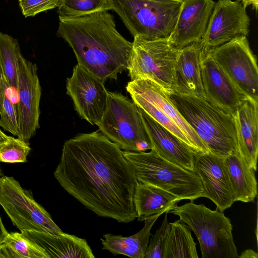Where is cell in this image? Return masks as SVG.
I'll return each mask as SVG.
<instances>
[{"instance_id":"6da1fadb","label":"cell","mask_w":258,"mask_h":258,"mask_svg":"<svg viewBox=\"0 0 258 258\" xmlns=\"http://www.w3.org/2000/svg\"><path fill=\"white\" fill-rule=\"evenodd\" d=\"M53 175L62 188L98 216L119 223L137 218V179L123 151L99 130L63 144Z\"/></svg>"},{"instance_id":"7a4b0ae2","label":"cell","mask_w":258,"mask_h":258,"mask_svg":"<svg viewBox=\"0 0 258 258\" xmlns=\"http://www.w3.org/2000/svg\"><path fill=\"white\" fill-rule=\"evenodd\" d=\"M59 20L57 35L72 48L78 64L104 81L127 70L133 42L117 31L108 11Z\"/></svg>"},{"instance_id":"3957f363","label":"cell","mask_w":258,"mask_h":258,"mask_svg":"<svg viewBox=\"0 0 258 258\" xmlns=\"http://www.w3.org/2000/svg\"><path fill=\"white\" fill-rule=\"evenodd\" d=\"M171 100L209 152L225 157L237 148L233 115L205 98L173 92Z\"/></svg>"},{"instance_id":"277c9868","label":"cell","mask_w":258,"mask_h":258,"mask_svg":"<svg viewBox=\"0 0 258 258\" xmlns=\"http://www.w3.org/2000/svg\"><path fill=\"white\" fill-rule=\"evenodd\" d=\"M123 153L138 181L161 188L180 201L194 202L203 197L201 179L195 172L163 159L152 150L148 152L124 151Z\"/></svg>"},{"instance_id":"5b68a950","label":"cell","mask_w":258,"mask_h":258,"mask_svg":"<svg viewBox=\"0 0 258 258\" xmlns=\"http://www.w3.org/2000/svg\"><path fill=\"white\" fill-rule=\"evenodd\" d=\"M168 213L179 217L198 239L202 258H238L230 219L218 209L190 202L175 206Z\"/></svg>"},{"instance_id":"8992f818","label":"cell","mask_w":258,"mask_h":258,"mask_svg":"<svg viewBox=\"0 0 258 258\" xmlns=\"http://www.w3.org/2000/svg\"><path fill=\"white\" fill-rule=\"evenodd\" d=\"M182 1L109 0L133 37L147 40L168 38L176 24Z\"/></svg>"},{"instance_id":"52a82bcc","label":"cell","mask_w":258,"mask_h":258,"mask_svg":"<svg viewBox=\"0 0 258 258\" xmlns=\"http://www.w3.org/2000/svg\"><path fill=\"white\" fill-rule=\"evenodd\" d=\"M97 126L121 149L137 152L152 149L138 106L121 93L108 92L107 108Z\"/></svg>"},{"instance_id":"ba28073f","label":"cell","mask_w":258,"mask_h":258,"mask_svg":"<svg viewBox=\"0 0 258 258\" xmlns=\"http://www.w3.org/2000/svg\"><path fill=\"white\" fill-rule=\"evenodd\" d=\"M127 70L131 80L150 79L166 91L173 92L175 85V65L179 49L168 38L147 40L134 37Z\"/></svg>"},{"instance_id":"9c48e42d","label":"cell","mask_w":258,"mask_h":258,"mask_svg":"<svg viewBox=\"0 0 258 258\" xmlns=\"http://www.w3.org/2000/svg\"><path fill=\"white\" fill-rule=\"evenodd\" d=\"M0 205L21 232L37 231L59 234L62 232L50 215L12 176H0Z\"/></svg>"},{"instance_id":"30bf717a","label":"cell","mask_w":258,"mask_h":258,"mask_svg":"<svg viewBox=\"0 0 258 258\" xmlns=\"http://www.w3.org/2000/svg\"><path fill=\"white\" fill-rule=\"evenodd\" d=\"M210 52L234 86L247 98L258 102L257 60L246 36L234 38Z\"/></svg>"},{"instance_id":"8fae6325","label":"cell","mask_w":258,"mask_h":258,"mask_svg":"<svg viewBox=\"0 0 258 258\" xmlns=\"http://www.w3.org/2000/svg\"><path fill=\"white\" fill-rule=\"evenodd\" d=\"M17 93V137L29 143L39 127L41 88L36 64L26 59L21 53L18 61Z\"/></svg>"},{"instance_id":"7c38bea8","label":"cell","mask_w":258,"mask_h":258,"mask_svg":"<svg viewBox=\"0 0 258 258\" xmlns=\"http://www.w3.org/2000/svg\"><path fill=\"white\" fill-rule=\"evenodd\" d=\"M104 82L78 63L74 66L72 76L67 79V93L72 98L75 110L92 125L100 122L107 108L108 91Z\"/></svg>"},{"instance_id":"4fadbf2b","label":"cell","mask_w":258,"mask_h":258,"mask_svg":"<svg viewBox=\"0 0 258 258\" xmlns=\"http://www.w3.org/2000/svg\"><path fill=\"white\" fill-rule=\"evenodd\" d=\"M250 18L241 2L219 0L215 3L200 43L202 50L210 52L234 38L247 36Z\"/></svg>"},{"instance_id":"5bb4252c","label":"cell","mask_w":258,"mask_h":258,"mask_svg":"<svg viewBox=\"0 0 258 258\" xmlns=\"http://www.w3.org/2000/svg\"><path fill=\"white\" fill-rule=\"evenodd\" d=\"M224 157L210 152L194 154L195 173L201 179L203 197L211 200L223 212L236 202Z\"/></svg>"},{"instance_id":"9a60e30c","label":"cell","mask_w":258,"mask_h":258,"mask_svg":"<svg viewBox=\"0 0 258 258\" xmlns=\"http://www.w3.org/2000/svg\"><path fill=\"white\" fill-rule=\"evenodd\" d=\"M126 90L151 103L168 117L184 134L190 142L194 154L209 152L195 131L180 114L170 99L169 94L154 81L140 78L129 82Z\"/></svg>"},{"instance_id":"2e32d148","label":"cell","mask_w":258,"mask_h":258,"mask_svg":"<svg viewBox=\"0 0 258 258\" xmlns=\"http://www.w3.org/2000/svg\"><path fill=\"white\" fill-rule=\"evenodd\" d=\"M201 79L204 98L223 111L233 115L246 98L232 83L213 59L211 52L202 50Z\"/></svg>"},{"instance_id":"e0dca14e","label":"cell","mask_w":258,"mask_h":258,"mask_svg":"<svg viewBox=\"0 0 258 258\" xmlns=\"http://www.w3.org/2000/svg\"><path fill=\"white\" fill-rule=\"evenodd\" d=\"M215 2L213 0H183L168 42L180 49L201 40L204 34Z\"/></svg>"},{"instance_id":"ac0fdd59","label":"cell","mask_w":258,"mask_h":258,"mask_svg":"<svg viewBox=\"0 0 258 258\" xmlns=\"http://www.w3.org/2000/svg\"><path fill=\"white\" fill-rule=\"evenodd\" d=\"M152 149L163 159L195 172L194 153L176 136L139 107Z\"/></svg>"},{"instance_id":"d6986e66","label":"cell","mask_w":258,"mask_h":258,"mask_svg":"<svg viewBox=\"0 0 258 258\" xmlns=\"http://www.w3.org/2000/svg\"><path fill=\"white\" fill-rule=\"evenodd\" d=\"M258 102L246 98L233 115L237 148L248 165L255 171L258 155Z\"/></svg>"},{"instance_id":"ffe728a7","label":"cell","mask_w":258,"mask_h":258,"mask_svg":"<svg viewBox=\"0 0 258 258\" xmlns=\"http://www.w3.org/2000/svg\"><path fill=\"white\" fill-rule=\"evenodd\" d=\"M22 234L41 247L49 258H93L91 248L85 239L64 233L52 234L24 231Z\"/></svg>"},{"instance_id":"44dd1931","label":"cell","mask_w":258,"mask_h":258,"mask_svg":"<svg viewBox=\"0 0 258 258\" xmlns=\"http://www.w3.org/2000/svg\"><path fill=\"white\" fill-rule=\"evenodd\" d=\"M200 41L179 49L175 65L173 92L205 97L201 79Z\"/></svg>"},{"instance_id":"7402d4cb","label":"cell","mask_w":258,"mask_h":258,"mask_svg":"<svg viewBox=\"0 0 258 258\" xmlns=\"http://www.w3.org/2000/svg\"><path fill=\"white\" fill-rule=\"evenodd\" d=\"M236 201L253 202L257 194L255 170L241 155L237 148L224 157Z\"/></svg>"},{"instance_id":"603a6c76","label":"cell","mask_w":258,"mask_h":258,"mask_svg":"<svg viewBox=\"0 0 258 258\" xmlns=\"http://www.w3.org/2000/svg\"><path fill=\"white\" fill-rule=\"evenodd\" d=\"M180 201L161 188L137 180L134 205L139 221L168 213Z\"/></svg>"},{"instance_id":"cb8c5ba5","label":"cell","mask_w":258,"mask_h":258,"mask_svg":"<svg viewBox=\"0 0 258 258\" xmlns=\"http://www.w3.org/2000/svg\"><path fill=\"white\" fill-rule=\"evenodd\" d=\"M159 216L157 215L145 220L143 228L132 236L123 237L110 233L103 235V238H101L102 249L109 251L114 255L145 258L151 235V230Z\"/></svg>"},{"instance_id":"d4e9b609","label":"cell","mask_w":258,"mask_h":258,"mask_svg":"<svg viewBox=\"0 0 258 258\" xmlns=\"http://www.w3.org/2000/svg\"><path fill=\"white\" fill-rule=\"evenodd\" d=\"M170 224L163 258H198L197 244L188 226L179 219Z\"/></svg>"},{"instance_id":"484cf974","label":"cell","mask_w":258,"mask_h":258,"mask_svg":"<svg viewBox=\"0 0 258 258\" xmlns=\"http://www.w3.org/2000/svg\"><path fill=\"white\" fill-rule=\"evenodd\" d=\"M0 258H49L37 244L18 232L8 233L0 244Z\"/></svg>"},{"instance_id":"4316f807","label":"cell","mask_w":258,"mask_h":258,"mask_svg":"<svg viewBox=\"0 0 258 258\" xmlns=\"http://www.w3.org/2000/svg\"><path fill=\"white\" fill-rule=\"evenodd\" d=\"M21 53L18 40L0 32V67L7 83L12 90L16 91L18 61Z\"/></svg>"},{"instance_id":"83f0119b","label":"cell","mask_w":258,"mask_h":258,"mask_svg":"<svg viewBox=\"0 0 258 258\" xmlns=\"http://www.w3.org/2000/svg\"><path fill=\"white\" fill-rule=\"evenodd\" d=\"M57 13L61 17H77L110 9L109 0H59Z\"/></svg>"},{"instance_id":"f1b7e54d","label":"cell","mask_w":258,"mask_h":258,"mask_svg":"<svg viewBox=\"0 0 258 258\" xmlns=\"http://www.w3.org/2000/svg\"><path fill=\"white\" fill-rule=\"evenodd\" d=\"M10 87L3 75L2 98L3 108L0 113V126L13 135L18 136L19 125L16 103L13 102L10 96Z\"/></svg>"},{"instance_id":"f546056e","label":"cell","mask_w":258,"mask_h":258,"mask_svg":"<svg viewBox=\"0 0 258 258\" xmlns=\"http://www.w3.org/2000/svg\"><path fill=\"white\" fill-rule=\"evenodd\" d=\"M31 150L29 143L18 138L8 136L0 143V162H26Z\"/></svg>"},{"instance_id":"4dcf8cb0","label":"cell","mask_w":258,"mask_h":258,"mask_svg":"<svg viewBox=\"0 0 258 258\" xmlns=\"http://www.w3.org/2000/svg\"><path fill=\"white\" fill-rule=\"evenodd\" d=\"M160 227L150 240L145 258H163L165 243L170 232L171 225L167 220V212Z\"/></svg>"},{"instance_id":"1f68e13d","label":"cell","mask_w":258,"mask_h":258,"mask_svg":"<svg viewBox=\"0 0 258 258\" xmlns=\"http://www.w3.org/2000/svg\"><path fill=\"white\" fill-rule=\"evenodd\" d=\"M59 0H19V6L25 17L53 9L57 7Z\"/></svg>"},{"instance_id":"d6a6232c","label":"cell","mask_w":258,"mask_h":258,"mask_svg":"<svg viewBox=\"0 0 258 258\" xmlns=\"http://www.w3.org/2000/svg\"><path fill=\"white\" fill-rule=\"evenodd\" d=\"M240 258H257V253L252 249H246L243 251L240 255Z\"/></svg>"},{"instance_id":"836d02e7","label":"cell","mask_w":258,"mask_h":258,"mask_svg":"<svg viewBox=\"0 0 258 258\" xmlns=\"http://www.w3.org/2000/svg\"><path fill=\"white\" fill-rule=\"evenodd\" d=\"M241 3L243 6L246 8L248 6H252L253 9L257 12L258 8V0H237Z\"/></svg>"},{"instance_id":"e575fe53","label":"cell","mask_w":258,"mask_h":258,"mask_svg":"<svg viewBox=\"0 0 258 258\" xmlns=\"http://www.w3.org/2000/svg\"><path fill=\"white\" fill-rule=\"evenodd\" d=\"M8 232L6 229L0 216V244L5 240Z\"/></svg>"},{"instance_id":"d590c367","label":"cell","mask_w":258,"mask_h":258,"mask_svg":"<svg viewBox=\"0 0 258 258\" xmlns=\"http://www.w3.org/2000/svg\"><path fill=\"white\" fill-rule=\"evenodd\" d=\"M2 80L3 73L0 67V113L2 111L3 108V98H2Z\"/></svg>"},{"instance_id":"8d00e7d4","label":"cell","mask_w":258,"mask_h":258,"mask_svg":"<svg viewBox=\"0 0 258 258\" xmlns=\"http://www.w3.org/2000/svg\"><path fill=\"white\" fill-rule=\"evenodd\" d=\"M0 136H2L3 137H5V138H7L8 137V136L6 135L4 133H3L1 129H0Z\"/></svg>"},{"instance_id":"74e56055","label":"cell","mask_w":258,"mask_h":258,"mask_svg":"<svg viewBox=\"0 0 258 258\" xmlns=\"http://www.w3.org/2000/svg\"><path fill=\"white\" fill-rule=\"evenodd\" d=\"M8 137L5 138L0 136V143L5 141V140H6L8 138Z\"/></svg>"},{"instance_id":"f35d334b","label":"cell","mask_w":258,"mask_h":258,"mask_svg":"<svg viewBox=\"0 0 258 258\" xmlns=\"http://www.w3.org/2000/svg\"><path fill=\"white\" fill-rule=\"evenodd\" d=\"M3 175V171L0 166V176Z\"/></svg>"},{"instance_id":"ab89813d","label":"cell","mask_w":258,"mask_h":258,"mask_svg":"<svg viewBox=\"0 0 258 258\" xmlns=\"http://www.w3.org/2000/svg\"><path fill=\"white\" fill-rule=\"evenodd\" d=\"M176 1H182L183 0H176Z\"/></svg>"}]
</instances>
